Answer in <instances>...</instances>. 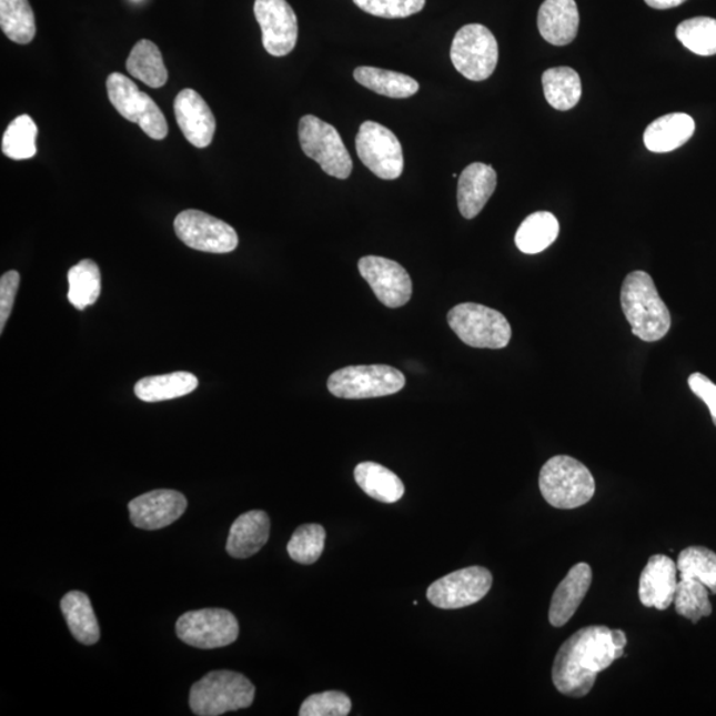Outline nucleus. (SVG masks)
<instances>
[{
    "label": "nucleus",
    "mask_w": 716,
    "mask_h": 716,
    "mask_svg": "<svg viewBox=\"0 0 716 716\" xmlns=\"http://www.w3.org/2000/svg\"><path fill=\"white\" fill-rule=\"evenodd\" d=\"M675 33L688 51L699 57L716 54V19L707 17L687 19L677 27Z\"/></svg>",
    "instance_id": "obj_36"
},
{
    "label": "nucleus",
    "mask_w": 716,
    "mask_h": 716,
    "mask_svg": "<svg viewBox=\"0 0 716 716\" xmlns=\"http://www.w3.org/2000/svg\"><path fill=\"white\" fill-rule=\"evenodd\" d=\"M688 386L698 399L705 402L710 409L714 425L716 426V385L702 373H693L688 377Z\"/></svg>",
    "instance_id": "obj_41"
},
{
    "label": "nucleus",
    "mask_w": 716,
    "mask_h": 716,
    "mask_svg": "<svg viewBox=\"0 0 716 716\" xmlns=\"http://www.w3.org/2000/svg\"><path fill=\"white\" fill-rule=\"evenodd\" d=\"M677 568L680 578L699 582L716 595V555L705 547H688L680 552Z\"/></svg>",
    "instance_id": "obj_34"
},
{
    "label": "nucleus",
    "mask_w": 716,
    "mask_h": 716,
    "mask_svg": "<svg viewBox=\"0 0 716 716\" xmlns=\"http://www.w3.org/2000/svg\"><path fill=\"white\" fill-rule=\"evenodd\" d=\"M198 379L193 373L175 372L141 379L134 386V392L143 402H161L183 397L194 392Z\"/></svg>",
    "instance_id": "obj_29"
},
{
    "label": "nucleus",
    "mask_w": 716,
    "mask_h": 716,
    "mask_svg": "<svg viewBox=\"0 0 716 716\" xmlns=\"http://www.w3.org/2000/svg\"><path fill=\"white\" fill-rule=\"evenodd\" d=\"M678 586V568L666 555H654L639 577L638 595L646 608L666 611L674 603Z\"/></svg>",
    "instance_id": "obj_18"
},
{
    "label": "nucleus",
    "mask_w": 716,
    "mask_h": 716,
    "mask_svg": "<svg viewBox=\"0 0 716 716\" xmlns=\"http://www.w3.org/2000/svg\"><path fill=\"white\" fill-rule=\"evenodd\" d=\"M354 480L366 495L382 503H395L405 494L404 483L391 470L374 462L354 468Z\"/></svg>",
    "instance_id": "obj_24"
},
{
    "label": "nucleus",
    "mask_w": 716,
    "mask_h": 716,
    "mask_svg": "<svg viewBox=\"0 0 716 716\" xmlns=\"http://www.w3.org/2000/svg\"><path fill=\"white\" fill-rule=\"evenodd\" d=\"M542 81L545 99L557 111H569L582 99V80L569 67L549 68L543 73Z\"/></svg>",
    "instance_id": "obj_30"
},
{
    "label": "nucleus",
    "mask_w": 716,
    "mask_h": 716,
    "mask_svg": "<svg viewBox=\"0 0 716 716\" xmlns=\"http://www.w3.org/2000/svg\"><path fill=\"white\" fill-rule=\"evenodd\" d=\"M0 27L17 44H30L37 36V20L29 0H0Z\"/></svg>",
    "instance_id": "obj_31"
},
{
    "label": "nucleus",
    "mask_w": 716,
    "mask_h": 716,
    "mask_svg": "<svg viewBox=\"0 0 716 716\" xmlns=\"http://www.w3.org/2000/svg\"><path fill=\"white\" fill-rule=\"evenodd\" d=\"M592 584V569L586 563H578L573 567L567 577L558 584L551 599L549 623L561 627L568 623L575 615L579 604L588 593Z\"/></svg>",
    "instance_id": "obj_21"
},
{
    "label": "nucleus",
    "mask_w": 716,
    "mask_h": 716,
    "mask_svg": "<svg viewBox=\"0 0 716 716\" xmlns=\"http://www.w3.org/2000/svg\"><path fill=\"white\" fill-rule=\"evenodd\" d=\"M109 101L122 118L138 124L148 138L161 141L168 138V122L155 101L139 90L133 80L114 72L107 80Z\"/></svg>",
    "instance_id": "obj_8"
},
{
    "label": "nucleus",
    "mask_w": 716,
    "mask_h": 716,
    "mask_svg": "<svg viewBox=\"0 0 716 716\" xmlns=\"http://www.w3.org/2000/svg\"><path fill=\"white\" fill-rule=\"evenodd\" d=\"M608 626L596 625L576 632L562 645L552 667L557 690L568 697L583 698L596 684L598 673L624 656Z\"/></svg>",
    "instance_id": "obj_1"
},
{
    "label": "nucleus",
    "mask_w": 716,
    "mask_h": 716,
    "mask_svg": "<svg viewBox=\"0 0 716 716\" xmlns=\"http://www.w3.org/2000/svg\"><path fill=\"white\" fill-rule=\"evenodd\" d=\"M447 322L463 343L480 350H503L513 336L506 316L482 304L455 305L448 312Z\"/></svg>",
    "instance_id": "obj_5"
},
{
    "label": "nucleus",
    "mask_w": 716,
    "mask_h": 716,
    "mask_svg": "<svg viewBox=\"0 0 716 716\" xmlns=\"http://www.w3.org/2000/svg\"><path fill=\"white\" fill-rule=\"evenodd\" d=\"M405 384L404 373L393 366L356 365L332 373L329 391L345 400L379 399L401 392Z\"/></svg>",
    "instance_id": "obj_7"
},
{
    "label": "nucleus",
    "mask_w": 716,
    "mask_h": 716,
    "mask_svg": "<svg viewBox=\"0 0 716 716\" xmlns=\"http://www.w3.org/2000/svg\"><path fill=\"white\" fill-rule=\"evenodd\" d=\"M38 127L31 115L22 114L7 127L2 140V152L11 160H30L38 153Z\"/></svg>",
    "instance_id": "obj_33"
},
{
    "label": "nucleus",
    "mask_w": 716,
    "mask_h": 716,
    "mask_svg": "<svg viewBox=\"0 0 716 716\" xmlns=\"http://www.w3.org/2000/svg\"><path fill=\"white\" fill-rule=\"evenodd\" d=\"M68 300L74 309L83 311L98 302L101 293V274L99 265L91 259H84L68 271Z\"/></svg>",
    "instance_id": "obj_32"
},
{
    "label": "nucleus",
    "mask_w": 716,
    "mask_h": 716,
    "mask_svg": "<svg viewBox=\"0 0 716 716\" xmlns=\"http://www.w3.org/2000/svg\"><path fill=\"white\" fill-rule=\"evenodd\" d=\"M544 500L552 507L573 510L584 506L596 493V482L589 468L568 455H556L538 475Z\"/></svg>",
    "instance_id": "obj_3"
},
{
    "label": "nucleus",
    "mask_w": 716,
    "mask_h": 716,
    "mask_svg": "<svg viewBox=\"0 0 716 716\" xmlns=\"http://www.w3.org/2000/svg\"><path fill=\"white\" fill-rule=\"evenodd\" d=\"M493 586V575L483 567L455 571L428 586L427 599L436 608L461 609L480 603Z\"/></svg>",
    "instance_id": "obj_13"
},
{
    "label": "nucleus",
    "mask_w": 716,
    "mask_h": 716,
    "mask_svg": "<svg viewBox=\"0 0 716 716\" xmlns=\"http://www.w3.org/2000/svg\"><path fill=\"white\" fill-rule=\"evenodd\" d=\"M561 231V224L548 211L531 214L516 231L515 243L523 254L535 255L554 244Z\"/></svg>",
    "instance_id": "obj_27"
},
{
    "label": "nucleus",
    "mask_w": 716,
    "mask_h": 716,
    "mask_svg": "<svg viewBox=\"0 0 716 716\" xmlns=\"http://www.w3.org/2000/svg\"><path fill=\"white\" fill-rule=\"evenodd\" d=\"M254 13L262 29L263 46L272 57L283 58L296 47L299 24L286 0H255Z\"/></svg>",
    "instance_id": "obj_15"
},
{
    "label": "nucleus",
    "mask_w": 716,
    "mask_h": 716,
    "mask_svg": "<svg viewBox=\"0 0 716 716\" xmlns=\"http://www.w3.org/2000/svg\"><path fill=\"white\" fill-rule=\"evenodd\" d=\"M352 702L341 692L313 694L300 707V716H346L350 715Z\"/></svg>",
    "instance_id": "obj_38"
},
{
    "label": "nucleus",
    "mask_w": 716,
    "mask_h": 716,
    "mask_svg": "<svg viewBox=\"0 0 716 716\" xmlns=\"http://www.w3.org/2000/svg\"><path fill=\"white\" fill-rule=\"evenodd\" d=\"M455 70L472 81L487 80L500 59L494 33L482 24H467L456 32L450 50Z\"/></svg>",
    "instance_id": "obj_9"
},
{
    "label": "nucleus",
    "mask_w": 716,
    "mask_h": 716,
    "mask_svg": "<svg viewBox=\"0 0 716 716\" xmlns=\"http://www.w3.org/2000/svg\"><path fill=\"white\" fill-rule=\"evenodd\" d=\"M325 530L320 524H305L292 535L286 551L293 562L310 565L316 563L325 547Z\"/></svg>",
    "instance_id": "obj_37"
},
{
    "label": "nucleus",
    "mask_w": 716,
    "mask_h": 716,
    "mask_svg": "<svg viewBox=\"0 0 716 716\" xmlns=\"http://www.w3.org/2000/svg\"><path fill=\"white\" fill-rule=\"evenodd\" d=\"M579 24L575 0H545L538 10L537 29L552 46H567L577 37Z\"/></svg>",
    "instance_id": "obj_19"
},
{
    "label": "nucleus",
    "mask_w": 716,
    "mask_h": 716,
    "mask_svg": "<svg viewBox=\"0 0 716 716\" xmlns=\"http://www.w3.org/2000/svg\"><path fill=\"white\" fill-rule=\"evenodd\" d=\"M61 612H63L68 627L73 637L84 645H93L100 639V627L95 618L91 599L83 592L73 591L67 593L61 599Z\"/></svg>",
    "instance_id": "obj_25"
},
{
    "label": "nucleus",
    "mask_w": 716,
    "mask_h": 716,
    "mask_svg": "<svg viewBox=\"0 0 716 716\" xmlns=\"http://www.w3.org/2000/svg\"><path fill=\"white\" fill-rule=\"evenodd\" d=\"M359 271L371 285L374 295L387 309H400L411 302L412 279L400 263L370 255L360 259Z\"/></svg>",
    "instance_id": "obj_14"
},
{
    "label": "nucleus",
    "mask_w": 716,
    "mask_h": 716,
    "mask_svg": "<svg viewBox=\"0 0 716 716\" xmlns=\"http://www.w3.org/2000/svg\"><path fill=\"white\" fill-rule=\"evenodd\" d=\"M695 122L686 113H670L654 120L644 133V142L653 153H668L684 147L693 138Z\"/></svg>",
    "instance_id": "obj_23"
},
{
    "label": "nucleus",
    "mask_w": 716,
    "mask_h": 716,
    "mask_svg": "<svg viewBox=\"0 0 716 716\" xmlns=\"http://www.w3.org/2000/svg\"><path fill=\"white\" fill-rule=\"evenodd\" d=\"M177 124L195 148H208L214 140L216 121L208 102L194 90L181 91L174 100Z\"/></svg>",
    "instance_id": "obj_17"
},
{
    "label": "nucleus",
    "mask_w": 716,
    "mask_h": 716,
    "mask_svg": "<svg viewBox=\"0 0 716 716\" xmlns=\"http://www.w3.org/2000/svg\"><path fill=\"white\" fill-rule=\"evenodd\" d=\"M300 147L306 157L316 161L323 172L334 179H350L353 161L336 128L313 114L299 122Z\"/></svg>",
    "instance_id": "obj_6"
},
{
    "label": "nucleus",
    "mask_w": 716,
    "mask_h": 716,
    "mask_svg": "<svg viewBox=\"0 0 716 716\" xmlns=\"http://www.w3.org/2000/svg\"><path fill=\"white\" fill-rule=\"evenodd\" d=\"M361 10L373 17L401 19L414 16L426 4V0H353Z\"/></svg>",
    "instance_id": "obj_39"
},
{
    "label": "nucleus",
    "mask_w": 716,
    "mask_h": 716,
    "mask_svg": "<svg viewBox=\"0 0 716 716\" xmlns=\"http://www.w3.org/2000/svg\"><path fill=\"white\" fill-rule=\"evenodd\" d=\"M174 230L190 249L210 254H228L239 244L236 231L229 223L200 210L182 211L174 220Z\"/></svg>",
    "instance_id": "obj_12"
},
{
    "label": "nucleus",
    "mask_w": 716,
    "mask_h": 716,
    "mask_svg": "<svg viewBox=\"0 0 716 716\" xmlns=\"http://www.w3.org/2000/svg\"><path fill=\"white\" fill-rule=\"evenodd\" d=\"M271 523L264 511H249L231 525L226 549L230 556L248 558L269 542Z\"/></svg>",
    "instance_id": "obj_22"
},
{
    "label": "nucleus",
    "mask_w": 716,
    "mask_h": 716,
    "mask_svg": "<svg viewBox=\"0 0 716 716\" xmlns=\"http://www.w3.org/2000/svg\"><path fill=\"white\" fill-rule=\"evenodd\" d=\"M255 687L244 675L218 670L211 672L191 687V712L200 716H218L241 710L252 705Z\"/></svg>",
    "instance_id": "obj_4"
},
{
    "label": "nucleus",
    "mask_w": 716,
    "mask_h": 716,
    "mask_svg": "<svg viewBox=\"0 0 716 716\" xmlns=\"http://www.w3.org/2000/svg\"><path fill=\"white\" fill-rule=\"evenodd\" d=\"M127 71L154 90L168 83L169 74L160 48L148 39L140 40L133 47L127 60Z\"/></svg>",
    "instance_id": "obj_28"
},
{
    "label": "nucleus",
    "mask_w": 716,
    "mask_h": 716,
    "mask_svg": "<svg viewBox=\"0 0 716 716\" xmlns=\"http://www.w3.org/2000/svg\"><path fill=\"white\" fill-rule=\"evenodd\" d=\"M20 275L18 271H9L0 278V332L3 333L16 303Z\"/></svg>",
    "instance_id": "obj_40"
},
{
    "label": "nucleus",
    "mask_w": 716,
    "mask_h": 716,
    "mask_svg": "<svg viewBox=\"0 0 716 716\" xmlns=\"http://www.w3.org/2000/svg\"><path fill=\"white\" fill-rule=\"evenodd\" d=\"M706 586L695 579L680 578L677 592H675L674 605L678 615L693 623H698L702 618L712 616L713 606L708 597Z\"/></svg>",
    "instance_id": "obj_35"
},
{
    "label": "nucleus",
    "mask_w": 716,
    "mask_h": 716,
    "mask_svg": "<svg viewBox=\"0 0 716 716\" xmlns=\"http://www.w3.org/2000/svg\"><path fill=\"white\" fill-rule=\"evenodd\" d=\"M686 0H645V3L652 9L656 10H668V9H674V7H678L680 4H684Z\"/></svg>",
    "instance_id": "obj_42"
},
{
    "label": "nucleus",
    "mask_w": 716,
    "mask_h": 716,
    "mask_svg": "<svg viewBox=\"0 0 716 716\" xmlns=\"http://www.w3.org/2000/svg\"><path fill=\"white\" fill-rule=\"evenodd\" d=\"M496 172L490 165L474 162L463 170L458 181V208L463 218L473 220L486 206L496 189Z\"/></svg>",
    "instance_id": "obj_20"
},
{
    "label": "nucleus",
    "mask_w": 716,
    "mask_h": 716,
    "mask_svg": "<svg viewBox=\"0 0 716 716\" xmlns=\"http://www.w3.org/2000/svg\"><path fill=\"white\" fill-rule=\"evenodd\" d=\"M177 636L198 649H218L235 643L239 624L233 613L224 609H201L182 615L175 625Z\"/></svg>",
    "instance_id": "obj_11"
},
{
    "label": "nucleus",
    "mask_w": 716,
    "mask_h": 716,
    "mask_svg": "<svg viewBox=\"0 0 716 716\" xmlns=\"http://www.w3.org/2000/svg\"><path fill=\"white\" fill-rule=\"evenodd\" d=\"M188 508L186 497L174 490H155L129 503V514L135 527L155 531L179 521Z\"/></svg>",
    "instance_id": "obj_16"
},
{
    "label": "nucleus",
    "mask_w": 716,
    "mask_h": 716,
    "mask_svg": "<svg viewBox=\"0 0 716 716\" xmlns=\"http://www.w3.org/2000/svg\"><path fill=\"white\" fill-rule=\"evenodd\" d=\"M354 79L357 83L391 99H407L412 98L420 91L417 80H414L407 74L381 70L374 67H359L353 72Z\"/></svg>",
    "instance_id": "obj_26"
},
{
    "label": "nucleus",
    "mask_w": 716,
    "mask_h": 716,
    "mask_svg": "<svg viewBox=\"0 0 716 716\" xmlns=\"http://www.w3.org/2000/svg\"><path fill=\"white\" fill-rule=\"evenodd\" d=\"M356 150L361 162L381 180H397L404 172V152L397 135L379 122L361 124Z\"/></svg>",
    "instance_id": "obj_10"
},
{
    "label": "nucleus",
    "mask_w": 716,
    "mask_h": 716,
    "mask_svg": "<svg viewBox=\"0 0 716 716\" xmlns=\"http://www.w3.org/2000/svg\"><path fill=\"white\" fill-rule=\"evenodd\" d=\"M621 306L634 336L646 343L663 340L670 331V312L660 299L653 278L644 271L631 272L625 278L621 289Z\"/></svg>",
    "instance_id": "obj_2"
}]
</instances>
